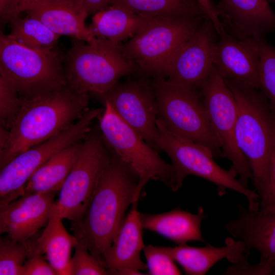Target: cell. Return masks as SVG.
Listing matches in <instances>:
<instances>
[{"mask_svg":"<svg viewBox=\"0 0 275 275\" xmlns=\"http://www.w3.org/2000/svg\"><path fill=\"white\" fill-rule=\"evenodd\" d=\"M22 101L12 82L0 74V125L11 129L20 112Z\"/></svg>","mask_w":275,"mask_h":275,"instance_id":"cell-30","label":"cell"},{"mask_svg":"<svg viewBox=\"0 0 275 275\" xmlns=\"http://www.w3.org/2000/svg\"><path fill=\"white\" fill-rule=\"evenodd\" d=\"M108 148L100 131L92 129L54 204L63 219L76 222L85 212L97 180L111 159L112 151Z\"/></svg>","mask_w":275,"mask_h":275,"instance_id":"cell-11","label":"cell"},{"mask_svg":"<svg viewBox=\"0 0 275 275\" xmlns=\"http://www.w3.org/2000/svg\"><path fill=\"white\" fill-rule=\"evenodd\" d=\"M212 50L213 66L225 81L259 89V56L256 39H239L225 29Z\"/></svg>","mask_w":275,"mask_h":275,"instance_id":"cell-15","label":"cell"},{"mask_svg":"<svg viewBox=\"0 0 275 275\" xmlns=\"http://www.w3.org/2000/svg\"><path fill=\"white\" fill-rule=\"evenodd\" d=\"M36 234L27 241L29 256L22 267L21 275H58L44 256L37 250L35 244Z\"/></svg>","mask_w":275,"mask_h":275,"instance_id":"cell-33","label":"cell"},{"mask_svg":"<svg viewBox=\"0 0 275 275\" xmlns=\"http://www.w3.org/2000/svg\"><path fill=\"white\" fill-rule=\"evenodd\" d=\"M27 241H13L8 235L1 237V275H21L22 267L29 256Z\"/></svg>","mask_w":275,"mask_h":275,"instance_id":"cell-29","label":"cell"},{"mask_svg":"<svg viewBox=\"0 0 275 275\" xmlns=\"http://www.w3.org/2000/svg\"><path fill=\"white\" fill-rule=\"evenodd\" d=\"M226 82L237 103L236 143L249 163L253 185L260 199L267 187L275 144V112L260 89Z\"/></svg>","mask_w":275,"mask_h":275,"instance_id":"cell-3","label":"cell"},{"mask_svg":"<svg viewBox=\"0 0 275 275\" xmlns=\"http://www.w3.org/2000/svg\"><path fill=\"white\" fill-rule=\"evenodd\" d=\"M156 150L158 131L157 103L152 85L141 80L118 82L99 96Z\"/></svg>","mask_w":275,"mask_h":275,"instance_id":"cell-13","label":"cell"},{"mask_svg":"<svg viewBox=\"0 0 275 275\" xmlns=\"http://www.w3.org/2000/svg\"><path fill=\"white\" fill-rule=\"evenodd\" d=\"M206 18L201 15L155 19L121 44L122 50L135 69L155 78L164 77L174 55Z\"/></svg>","mask_w":275,"mask_h":275,"instance_id":"cell-6","label":"cell"},{"mask_svg":"<svg viewBox=\"0 0 275 275\" xmlns=\"http://www.w3.org/2000/svg\"><path fill=\"white\" fill-rule=\"evenodd\" d=\"M269 3H275V0H268Z\"/></svg>","mask_w":275,"mask_h":275,"instance_id":"cell-40","label":"cell"},{"mask_svg":"<svg viewBox=\"0 0 275 275\" xmlns=\"http://www.w3.org/2000/svg\"><path fill=\"white\" fill-rule=\"evenodd\" d=\"M260 209L264 211L275 210V144L269 163L267 187L260 199Z\"/></svg>","mask_w":275,"mask_h":275,"instance_id":"cell-34","label":"cell"},{"mask_svg":"<svg viewBox=\"0 0 275 275\" xmlns=\"http://www.w3.org/2000/svg\"><path fill=\"white\" fill-rule=\"evenodd\" d=\"M111 151V159L97 180L85 212L78 221L72 223L71 228L78 242L104 265L105 255L126 211L139 199L146 184L140 181L135 172Z\"/></svg>","mask_w":275,"mask_h":275,"instance_id":"cell-1","label":"cell"},{"mask_svg":"<svg viewBox=\"0 0 275 275\" xmlns=\"http://www.w3.org/2000/svg\"><path fill=\"white\" fill-rule=\"evenodd\" d=\"M237 208L238 216L226 223V229L243 242L245 254L259 252L258 264L266 275H275V210H250L241 204Z\"/></svg>","mask_w":275,"mask_h":275,"instance_id":"cell-16","label":"cell"},{"mask_svg":"<svg viewBox=\"0 0 275 275\" xmlns=\"http://www.w3.org/2000/svg\"><path fill=\"white\" fill-rule=\"evenodd\" d=\"M63 59L57 47L29 48L1 33L0 74L12 82L22 98L67 86Z\"/></svg>","mask_w":275,"mask_h":275,"instance_id":"cell-5","label":"cell"},{"mask_svg":"<svg viewBox=\"0 0 275 275\" xmlns=\"http://www.w3.org/2000/svg\"><path fill=\"white\" fill-rule=\"evenodd\" d=\"M88 93H78L68 85L35 97L22 98L20 112L0 151L3 168L19 154L68 128L88 110Z\"/></svg>","mask_w":275,"mask_h":275,"instance_id":"cell-2","label":"cell"},{"mask_svg":"<svg viewBox=\"0 0 275 275\" xmlns=\"http://www.w3.org/2000/svg\"><path fill=\"white\" fill-rule=\"evenodd\" d=\"M58 192L24 195L0 209V232L26 242L47 225Z\"/></svg>","mask_w":275,"mask_h":275,"instance_id":"cell-17","label":"cell"},{"mask_svg":"<svg viewBox=\"0 0 275 275\" xmlns=\"http://www.w3.org/2000/svg\"><path fill=\"white\" fill-rule=\"evenodd\" d=\"M88 15L95 14L109 5V0H79Z\"/></svg>","mask_w":275,"mask_h":275,"instance_id":"cell-37","label":"cell"},{"mask_svg":"<svg viewBox=\"0 0 275 275\" xmlns=\"http://www.w3.org/2000/svg\"><path fill=\"white\" fill-rule=\"evenodd\" d=\"M109 5L119 6L139 15L152 18L205 16L200 7L191 6L181 0H109Z\"/></svg>","mask_w":275,"mask_h":275,"instance_id":"cell-26","label":"cell"},{"mask_svg":"<svg viewBox=\"0 0 275 275\" xmlns=\"http://www.w3.org/2000/svg\"><path fill=\"white\" fill-rule=\"evenodd\" d=\"M216 35L212 23L206 18L173 57L165 73L166 79L192 90L200 89L213 66Z\"/></svg>","mask_w":275,"mask_h":275,"instance_id":"cell-14","label":"cell"},{"mask_svg":"<svg viewBox=\"0 0 275 275\" xmlns=\"http://www.w3.org/2000/svg\"><path fill=\"white\" fill-rule=\"evenodd\" d=\"M88 109L74 124L48 140L29 148L1 169L0 201L9 203L24 195V186L36 170L53 155L81 141L92 130L93 121L103 112Z\"/></svg>","mask_w":275,"mask_h":275,"instance_id":"cell-10","label":"cell"},{"mask_svg":"<svg viewBox=\"0 0 275 275\" xmlns=\"http://www.w3.org/2000/svg\"><path fill=\"white\" fill-rule=\"evenodd\" d=\"M225 29L239 39H260L275 31V13L268 0H215Z\"/></svg>","mask_w":275,"mask_h":275,"instance_id":"cell-18","label":"cell"},{"mask_svg":"<svg viewBox=\"0 0 275 275\" xmlns=\"http://www.w3.org/2000/svg\"><path fill=\"white\" fill-rule=\"evenodd\" d=\"M143 251L147 262L148 274H181L175 261L161 246L148 244L145 246Z\"/></svg>","mask_w":275,"mask_h":275,"instance_id":"cell-32","label":"cell"},{"mask_svg":"<svg viewBox=\"0 0 275 275\" xmlns=\"http://www.w3.org/2000/svg\"><path fill=\"white\" fill-rule=\"evenodd\" d=\"M140 218L143 229L158 233L178 245L193 241L208 243L201 230L202 222L207 218L203 207H199L197 213L176 208L160 214L140 213Z\"/></svg>","mask_w":275,"mask_h":275,"instance_id":"cell-22","label":"cell"},{"mask_svg":"<svg viewBox=\"0 0 275 275\" xmlns=\"http://www.w3.org/2000/svg\"><path fill=\"white\" fill-rule=\"evenodd\" d=\"M138 201L131 205L115 238L104 256V262L109 274L118 275L126 268L139 270L148 269L141 259V253L146 245L143 238V226L140 212L138 210Z\"/></svg>","mask_w":275,"mask_h":275,"instance_id":"cell-20","label":"cell"},{"mask_svg":"<svg viewBox=\"0 0 275 275\" xmlns=\"http://www.w3.org/2000/svg\"><path fill=\"white\" fill-rule=\"evenodd\" d=\"M181 1L191 6L200 7L197 0H181Z\"/></svg>","mask_w":275,"mask_h":275,"instance_id":"cell-39","label":"cell"},{"mask_svg":"<svg viewBox=\"0 0 275 275\" xmlns=\"http://www.w3.org/2000/svg\"><path fill=\"white\" fill-rule=\"evenodd\" d=\"M42 0H14L5 14L1 17L4 21H9L15 15H19L30 4Z\"/></svg>","mask_w":275,"mask_h":275,"instance_id":"cell-36","label":"cell"},{"mask_svg":"<svg viewBox=\"0 0 275 275\" xmlns=\"http://www.w3.org/2000/svg\"><path fill=\"white\" fill-rule=\"evenodd\" d=\"M63 219L53 205L45 228L36 235L35 244L58 275H71V254L78 241L66 230Z\"/></svg>","mask_w":275,"mask_h":275,"instance_id":"cell-23","label":"cell"},{"mask_svg":"<svg viewBox=\"0 0 275 275\" xmlns=\"http://www.w3.org/2000/svg\"><path fill=\"white\" fill-rule=\"evenodd\" d=\"M156 125L158 131L157 149L166 152L171 158L179 189L187 176L194 175L216 185L219 196H223L227 189L233 190L245 197L249 209L260 208L257 192L243 185L230 169L226 170L217 164L208 148L171 131L158 118Z\"/></svg>","mask_w":275,"mask_h":275,"instance_id":"cell-7","label":"cell"},{"mask_svg":"<svg viewBox=\"0 0 275 275\" xmlns=\"http://www.w3.org/2000/svg\"><path fill=\"white\" fill-rule=\"evenodd\" d=\"M155 19L157 18L144 17L122 7L109 5L94 14L88 27L95 38L121 44Z\"/></svg>","mask_w":275,"mask_h":275,"instance_id":"cell-24","label":"cell"},{"mask_svg":"<svg viewBox=\"0 0 275 275\" xmlns=\"http://www.w3.org/2000/svg\"><path fill=\"white\" fill-rule=\"evenodd\" d=\"M98 118L99 130L107 146L129 165L145 183L150 180L163 183L173 191L179 189L172 164L166 163L156 150L124 122L109 104Z\"/></svg>","mask_w":275,"mask_h":275,"instance_id":"cell-9","label":"cell"},{"mask_svg":"<svg viewBox=\"0 0 275 275\" xmlns=\"http://www.w3.org/2000/svg\"><path fill=\"white\" fill-rule=\"evenodd\" d=\"M200 90L210 124L220 144L223 157L231 161L230 170L239 176L238 180L243 185L248 187L252 174L235 139L238 106L235 97L214 66Z\"/></svg>","mask_w":275,"mask_h":275,"instance_id":"cell-12","label":"cell"},{"mask_svg":"<svg viewBox=\"0 0 275 275\" xmlns=\"http://www.w3.org/2000/svg\"><path fill=\"white\" fill-rule=\"evenodd\" d=\"M11 32L8 36L16 42L36 49H52L57 47L60 35L54 33L41 21L27 15L12 17L9 21Z\"/></svg>","mask_w":275,"mask_h":275,"instance_id":"cell-27","label":"cell"},{"mask_svg":"<svg viewBox=\"0 0 275 275\" xmlns=\"http://www.w3.org/2000/svg\"><path fill=\"white\" fill-rule=\"evenodd\" d=\"M121 44L96 38L90 42L74 39L63 59L67 85L78 93L100 96L109 91L135 70Z\"/></svg>","mask_w":275,"mask_h":275,"instance_id":"cell-4","label":"cell"},{"mask_svg":"<svg viewBox=\"0 0 275 275\" xmlns=\"http://www.w3.org/2000/svg\"><path fill=\"white\" fill-rule=\"evenodd\" d=\"M70 260L71 275L109 274L105 266L78 242Z\"/></svg>","mask_w":275,"mask_h":275,"instance_id":"cell-31","label":"cell"},{"mask_svg":"<svg viewBox=\"0 0 275 275\" xmlns=\"http://www.w3.org/2000/svg\"><path fill=\"white\" fill-rule=\"evenodd\" d=\"M225 245L214 246L209 243L203 247L190 246L187 244L162 249L183 269L186 274L204 275L217 262L226 258L236 263L246 255L243 242L231 237L225 240Z\"/></svg>","mask_w":275,"mask_h":275,"instance_id":"cell-21","label":"cell"},{"mask_svg":"<svg viewBox=\"0 0 275 275\" xmlns=\"http://www.w3.org/2000/svg\"><path fill=\"white\" fill-rule=\"evenodd\" d=\"M83 141L67 147L42 164L26 183L24 195L59 193L80 154Z\"/></svg>","mask_w":275,"mask_h":275,"instance_id":"cell-25","label":"cell"},{"mask_svg":"<svg viewBox=\"0 0 275 275\" xmlns=\"http://www.w3.org/2000/svg\"><path fill=\"white\" fill-rule=\"evenodd\" d=\"M259 56V89L275 112V47L256 39Z\"/></svg>","mask_w":275,"mask_h":275,"instance_id":"cell-28","label":"cell"},{"mask_svg":"<svg viewBox=\"0 0 275 275\" xmlns=\"http://www.w3.org/2000/svg\"><path fill=\"white\" fill-rule=\"evenodd\" d=\"M14 0H0V14L2 17Z\"/></svg>","mask_w":275,"mask_h":275,"instance_id":"cell-38","label":"cell"},{"mask_svg":"<svg viewBox=\"0 0 275 275\" xmlns=\"http://www.w3.org/2000/svg\"><path fill=\"white\" fill-rule=\"evenodd\" d=\"M23 12L41 21L54 33L90 42L95 39L85 20L89 15L79 0H42Z\"/></svg>","mask_w":275,"mask_h":275,"instance_id":"cell-19","label":"cell"},{"mask_svg":"<svg viewBox=\"0 0 275 275\" xmlns=\"http://www.w3.org/2000/svg\"><path fill=\"white\" fill-rule=\"evenodd\" d=\"M158 117L171 131L208 148L214 157H223L219 141L196 90L174 84L163 77L151 84Z\"/></svg>","mask_w":275,"mask_h":275,"instance_id":"cell-8","label":"cell"},{"mask_svg":"<svg viewBox=\"0 0 275 275\" xmlns=\"http://www.w3.org/2000/svg\"><path fill=\"white\" fill-rule=\"evenodd\" d=\"M207 18L212 23L216 33L219 35L224 28L218 17L214 3L212 0H197Z\"/></svg>","mask_w":275,"mask_h":275,"instance_id":"cell-35","label":"cell"},{"mask_svg":"<svg viewBox=\"0 0 275 275\" xmlns=\"http://www.w3.org/2000/svg\"><path fill=\"white\" fill-rule=\"evenodd\" d=\"M212 1L213 2V0H212ZM214 1H215V0H214Z\"/></svg>","mask_w":275,"mask_h":275,"instance_id":"cell-41","label":"cell"}]
</instances>
